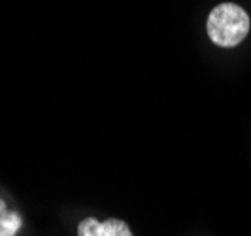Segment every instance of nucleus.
<instances>
[{"instance_id": "f257e3e1", "label": "nucleus", "mask_w": 251, "mask_h": 236, "mask_svg": "<svg viewBox=\"0 0 251 236\" xmlns=\"http://www.w3.org/2000/svg\"><path fill=\"white\" fill-rule=\"evenodd\" d=\"M206 30L215 46L234 48L242 44L250 32V15L238 4H219L208 15Z\"/></svg>"}, {"instance_id": "f03ea898", "label": "nucleus", "mask_w": 251, "mask_h": 236, "mask_svg": "<svg viewBox=\"0 0 251 236\" xmlns=\"http://www.w3.org/2000/svg\"><path fill=\"white\" fill-rule=\"evenodd\" d=\"M77 236H132L130 227L123 219H106L99 221L95 217H87L77 225Z\"/></svg>"}, {"instance_id": "7ed1b4c3", "label": "nucleus", "mask_w": 251, "mask_h": 236, "mask_svg": "<svg viewBox=\"0 0 251 236\" xmlns=\"http://www.w3.org/2000/svg\"><path fill=\"white\" fill-rule=\"evenodd\" d=\"M21 223H23V219H21V215L17 213V211H10L2 217V221H0V236H15L17 235V231L21 229Z\"/></svg>"}, {"instance_id": "20e7f679", "label": "nucleus", "mask_w": 251, "mask_h": 236, "mask_svg": "<svg viewBox=\"0 0 251 236\" xmlns=\"http://www.w3.org/2000/svg\"><path fill=\"white\" fill-rule=\"evenodd\" d=\"M8 213V208H6V202L0 199V221H2V217Z\"/></svg>"}]
</instances>
